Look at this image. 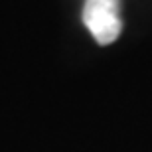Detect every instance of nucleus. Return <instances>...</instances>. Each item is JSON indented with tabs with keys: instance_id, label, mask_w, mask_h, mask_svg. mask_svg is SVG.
Segmentation results:
<instances>
[{
	"instance_id": "obj_1",
	"label": "nucleus",
	"mask_w": 152,
	"mask_h": 152,
	"mask_svg": "<svg viewBox=\"0 0 152 152\" xmlns=\"http://www.w3.org/2000/svg\"><path fill=\"white\" fill-rule=\"evenodd\" d=\"M83 24L97 44H113L123 32L121 0H85Z\"/></svg>"
}]
</instances>
